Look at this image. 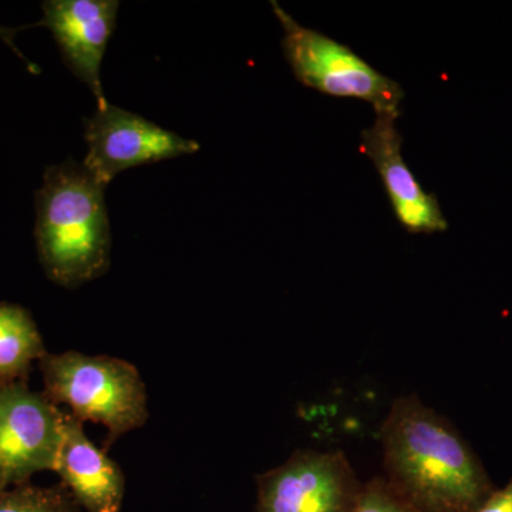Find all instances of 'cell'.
Returning a JSON list of instances; mask_svg holds the SVG:
<instances>
[{"label":"cell","instance_id":"cell-15","mask_svg":"<svg viewBox=\"0 0 512 512\" xmlns=\"http://www.w3.org/2000/svg\"><path fill=\"white\" fill-rule=\"evenodd\" d=\"M19 30L20 29H9L0 26V39H2L3 42H5L6 45H8L10 49L13 50V53H15L16 56L20 57V59L23 60V63H25V66L28 67L30 73L39 74V67H37L35 63L29 62V60L26 59V57L23 56L22 53H20L18 46H16L15 35L19 32Z\"/></svg>","mask_w":512,"mask_h":512},{"label":"cell","instance_id":"cell-6","mask_svg":"<svg viewBox=\"0 0 512 512\" xmlns=\"http://www.w3.org/2000/svg\"><path fill=\"white\" fill-rule=\"evenodd\" d=\"M256 481L255 512H353L363 487L342 451H295Z\"/></svg>","mask_w":512,"mask_h":512},{"label":"cell","instance_id":"cell-9","mask_svg":"<svg viewBox=\"0 0 512 512\" xmlns=\"http://www.w3.org/2000/svg\"><path fill=\"white\" fill-rule=\"evenodd\" d=\"M397 117L376 114L372 127L362 131V151L375 164L389 195L394 215L410 234L447 231L448 222L436 195L423 190L402 154L403 138Z\"/></svg>","mask_w":512,"mask_h":512},{"label":"cell","instance_id":"cell-4","mask_svg":"<svg viewBox=\"0 0 512 512\" xmlns=\"http://www.w3.org/2000/svg\"><path fill=\"white\" fill-rule=\"evenodd\" d=\"M271 5L284 29L285 59L298 82L328 96L367 101L376 114L400 116L404 92L399 83L377 72L348 46L299 25L278 2Z\"/></svg>","mask_w":512,"mask_h":512},{"label":"cell","instance_id":"cell-10","mask_svg":"<svg viewBox=\"0 0 512 512\" xmlns=\"http://www.w3.org/2000/svg\"><path fill=\"white\" fill-rule=\"evenodd\" d=\"M56 473L77 504L87 512H119L126 491L123 471L83 429V421L66 414Z\"/></svg>","mask_w":512,"mask_h":512},{"label":"cell","instance_id":"cell-13","mask_svg":"<svg viewBox=\"0 0 512 512\" xmlns=\"http://www.w3.org/2000/svg\"><path fill=\"white\" fill-rule=\"evenodd\" d=\"M353 512H417L400 497L384 477L363 484Z\"/></svg>","mask_w":512,"mask_h":512},{"label":"cell","instance_id":"cell-8","mask_svg":"<svg viewBox=\"0 0 512 512\" xmlns=\"http://www.w3.org/2000/svg\"><path fill=\"white\" fill-rule=\"evenodd\" d=\"M117 0H46L43 18L35 26L49 29L63 62L89 87L97 109L109 104L101 84V64L116 30Z\"/></svg>","mask_w":512,"mask_h":512},{"label":"cell","instance_id":"cell-3","mask_svg":"<svg viewBox=\"0 0 512 512\" xmlns=\"http://www.w3.org/2000/svg\"><path fill=\"white\" fill-rule=\"evenodd\" d=\"M45 396L66 404L80 421L103 424L109 444L148 419L147 392L137 367L110 356L47 353L40 360Z\"/></svg>","mask_w":512,"mask_h":512},{"label":"cell","instance_id":"cell-12","mask_svg":"<svg viewBox=\"0 0 512 512\" xmlns=\"http://www.w3.org/2000/svg\"><path fill=\"white\" fill-rule=\"evenodd\" d=\"M66 487L42 488L26 483L0 490V512H77Z\"/></svg>","mask_w":512,"mask_h":512},{"label":"cell","instance_id":"cell-7","mask_svg":"<svg viewBox=\"0 0 512 512\" xmlns=\"http://www.w3.org/2000/svg\"><path fill=\"white\" fill-rule=\"evenodd\" d=\"M83 124L87 144L83 165L106 187L130 168L191 156L201 148L198 141L110 103Z\"/></svg>","mask_w":512,"mask_h":512},{"label":"cell","instance_id":"cell-1","mask_svg":"<svg viewBox=\"0 0 512 512\" xmlns=\"http://www.w3.org/2000/svg\"><path fill=\"white\" fill-rule=\"evenodd\" d=\"M382 443L384 480L417 512H474L493 493L466 441L416 394L394 400Z\"/></svg>","mask_w":512,"mask_h":512},{"label":"cell","instance_id":"cell-11","mask_svg":"<svg viewBox=\"0 0 512 512\" xmlns=\"http://www.w3.org/2000/svg\"><path fill=\"white\" fill-rule=\"evenodd\" d=\"M46 355L30 313L22 306L0 303V384L26 382L32 363Z\"/></svg>","mask_w":512,"mask_h":512},{"label":"cell","instance_id":"cell-14","mask_svg":"<svg viewBox=\"0 0 512 512\" xmlns=\"http://www.w3.org/2000/svg\"><path fill=\"white\" fill-rule=\"evenodd\" d=\"M474 512H512V480L501 490L488 495Z\"/></svg>","mask_w":512,"mask_h":512},{"label":"cell","instance_id":"cell-2","mask_svg":"<svg viewBox=\"0 0 512 512\" xmlns=\"http://www.w3.org/2000/svg\"><path fill=\"white\" fill-rule=\"evenodd\" d=\"M106 188L72 158L46 168L36 192V247L47 278L63 288L94 281L109 269Z\"/></svg>","mask_w":512,"mask_h":512},{"label":"cell","instance_id":"cell-5","mask_svg":"<svg viewBox=\"0 0 512 512\" xmlns=\"http://www.w3.org/2000/svg\"><path fill=\"white\" fill-rule=\"evenodd\" d=\"M66 414L25 382L0 384V490L56 470Z\"/></svg>","mask_w":512,"mask_h":512}]
</instances>
